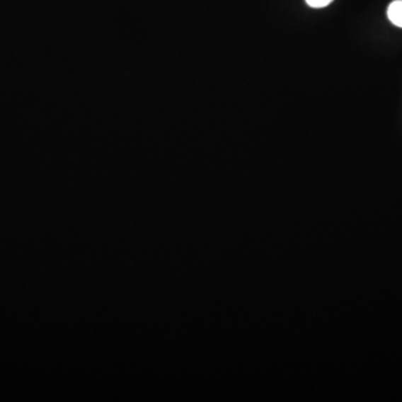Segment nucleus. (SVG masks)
I'll return each mask as SVG.
<instances>
[{
    "instance_id": "obj_2",
    "label": "nucleus",
    "mask_w": 402,
    "mask_h": 402,
    "mask_svg": "<svg viewBox=\"0 0 402 402\" xmlns=\"http://www.w3.org/2000/svg\"><path fill=\"white\" fill-rule=\"evenodd\" d=\"M333 0H306L307 5L312 8H323L330 5Z\"/></svg>"
},
{
    "instance_id": "obj_1",
    "label": "nucleus",
    "mask_w": 402,
    "mask_h": 402,
    "mask_svg": "<svg viewBox=\"0 0 402 402\" xmlns=\"http://www.w3.org/2000/svg\"><path fill=\"white\" fill-rule=\"evenodd\" d=\"M388 18L394 26L402 28V0H394L388 7Z\"/></svg>"
}]
</instances>
